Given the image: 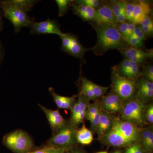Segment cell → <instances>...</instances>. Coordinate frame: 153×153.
Here are the masks:
<instances>
[{
	"instance_id": "cell-32",
	"label": "cell",
	"mask_w": 153,
	"mask_h": 153,
	"mask_svg": "<svg viewBox=\"0 0 153 153\" xmlns=\"http://www.w3.org/2000/svg\"><path fill=\"white\" fill-rule=\"evenodd\" d=\"M116 28L127 42L131 37L128 33V22L127 21L121 24H117Z\"/></svg>"
},
{
	"instance_id": "cell-45",
	"label": "cell",
	"mask_w": 153,
	"mask_h": 153,
	"mask_svg": "<svg viewBox=\"0 0 153 153\" xmlns=\"http://www.w3.org/2000/svg\"><path fill=\"white\" fill-rule=\"evenodd\" d=\"M112 153H123V152L120 150H116L114 152Z\"/></svg>"
},
{
	"instance_id": "cell-38",
	"label": "cell",
	"mask_w": 153,
	"mask_h": 153,
	"mask_svg": "<svg viewBox=\"0 0 153 153\" xmlns=\"http://www.w3.org/2000/svg\"><path fill=\"white\" fill-rule=\"evenodd\" d=\"M50 149V147L44 145L40 147L36 148L33 150L27 153H49Z\"/></svg>"
},
{
	"instance_id": "cell-23",
	"label": "cell",
	"mask_w": 153,
	"mask_h": 153,
	"mask_svg": "<svg viewBox=\"0 0 153 153\" xmlns=\"http://www.w3.org/2000/svg\"><path fill=\"white\" fill-rule=\"evenodd\" d=\"M145 152H152L153 151V131L152 126L143 128L139 141Z\"/></svg>"
},
{
	"instance_id": "cell-19",
	"label": "cell",
	"mask_w": 153,
	"mask_h": 153,
	"mask_svg": "<svg viewBox=\"0 0 153 153\" xmlns=\"http://www.w3.org/2000/svg\"><path fill=\"white\" fill-rule=\"evenodd\" d=\"M135 98L146 103L152 100L153 82H150L140 77L137 80V91Z\"/></svg>"
},
{
	"instance_id": "cell-42",
	"label": "cell",
	"mask_w": 153,
	"mask_h": 153,
	"mask_svg": "<svg viewBox=\"0 0 153 153\" xmlns=\"http://www.w3.org/2000/svg\"><path fill=\"white\" fill-rule=\"evenodd\" d=\"M65 153H85L82 150L76 148V146L66 151Z\"/></svg>"
},
{
	"instance_id": "cell-8",
	"label": "cell",
	"mask_w": 153,
	"mask_h": 153,
	"mask_svg": "<svg viewBox=\"0 0 153 153\" xmlns=\"http://www.w3.org/2000/svg\"><path fill=\"white\" fill-rule=\"evenodd\" d=\"M126 139L134 143L139 142L143 128L120 119V118L112 117V127Z\"/></svg>"
},
{
	"instance_id": "cell-36",
	"label": "cell",
	"mask_w": 153,
	"mask_h": 153,
	"mask_svg": "<svg viewBox=\"0 0 153 153\" xmlns=\"http://www.w3.org/2000/svg\"><path fill=\"white\" fill-rule=\"evenodd\" d=\"M131 36L136 37L144 42L147 38L140 25H137L134 30L133 34Z\"/></svg>"
},
{
	"instance_id": "cell-20",
	"label": "cell",
	"mask_w": 153,
	"mask_h": 153,
	"mask_svg": "<svg viewBox=\"0 0 153 153\" xmlns=\"http://www.w3.org/2000/svg\"><path fill=\"white\" fill-rule=\"evenodd\" d=\"M49 93L52 96L53 100L58 108L71 110L76 101L77 95L71 97L63 96L55 92L52 87L49 88Z\"/></svg>"
},
{
	"instance_id": "cell-34",
	"label": "cell",
	"mask_w": 153,
	"mask_h": 153,
	"mask_svg": "<svg viewBox=\"0 0 153 153\" xmlns=\"http://www.w3.org/2000/svg\"><path fill=\"white\" fill-rule=\"evenodd\" d=\"M125 149L124 153H144L145 152L139 142L134 143Z\"/></svg>"
},
{
	"instance_id": "cell-1",
	"label": "cell",
	"mask_w": 153,
	"mask_h": 153,
	"mask_svg": "<svg viewBox=\"0 0 153 153\" xmlns=\"http://www.w3.org/2000/svg\"><path fill=\"white\" fill-rule=\"evenodd\" d=\"M38 1L4 0L0 2L2 16L12 23L14 31L19 33L24 27H29L34 21L28 15Z\"/></svg>"
},
{
	"instance_id": "cell-26",
	"label": "cell",
	"mask_w": 153,
	"mask_h": 153,
	"mask_svg": "<svg viewBox=\"0 0 153 153\" xmlns=\"http://www.w3.org/2000/svg\"><path fill=\"white\" fill-rule=\"evenodd\" d=\"M145 33L147 38L152 37L153 35V20L152 14L145 19L140 25Z\"/></svg>"
},
{
	"instance_id": "cell-2",
	"label": "cell",
	"mask_w": 153,
	"mask_h": 153,
	"mask_svg": "<svg viewBox=\"0 0 153 153\" xmlns=\"http://www.w3.org/2000/svg\"><path fill=\"white\" fill-rule=\"evenodd\" d=\"M89 24L93 27L97 35L96 44L91 49L96 56H101L113 49L120 51L128 46L117 28L113 26L93 22Z\"/></svg>"
},
{
	"instance_id": "cell-15",
	"label": "cell",
	"mask_w": 153,
	"mask_h": 153,
	"mask_svg": "<svg viewBox=\"0 0 153 153\" xmlns=\"http://www.w3.org/2000/svg\"><path fill=\"white\" fill-rule=\"evenodd\" d=\"M93 23L107 24L116 27L117 24L115 22L114 16L108 1H103L101 6L96 10L95 18Z\"/></svg>"
},
{
	"instance_id": "cell-7",
	"label": "cell",
	"mask_w": 153,
	"mask_h": 153,
	"mask_svg": "<svg viewBox=\"0 0 153 153\" xmlns=\"http://www.w3.org/2000/svg\"><path fill=\"white\" fill-rule=\"evenodd\" d=\"M59 37L62 41V51L85 62L84 55L90 49L83 47L77 36L72 33H62Z\"/></svg>"
},
{
	"instance_id": "cell-30",
	"label": "cell",
	"mask_w": 153,
	"mask_h": 153,
	"mask_svg": "<svg viewBox=\"0 0 153 153\" xmlns=\"http://www.w3.org/2000/svg\"><path fill=\"white\" fill-rule=\"evenodd\" d=\"M103 1L100 0H76L73 1V3L76 4L91 7L97 10L101 6Z\"/></svg>"
},
{
	"instance_id": "cell-3",
	"label": "cell",
	"mask_w": 153,
	"mask_h": 153,
	"mask_svg": "<svg viewBox=\"0 0 153 153\" xmlns=\"http://www.w3.org/2000/svg\"><path fill=\"white\" fill-rule=\"evenodd\" d=\"M4 145L15 153H27L36 148L33 139L25 131L17 129L4 136Z\"/></svg>"
},
{
	"instance_id": "cell-17",
	"label": "cell",
	"mask_w": 153,
	"mask_h": 153,
	"mask_svg": "<svg viewBox=\"0 0 153 153\" xmlns=\"http://www.w3.org/2000/svg\"><path fill=\"white\" fill-rule=\"evenodd\" d=\"M152 14L151 2L148 1H136L134 10L132 23L140 25L145 19Z\"/></svg>"
},
{
	"instance_id": "cell-10",
	"label": "cell",
	"mask_w": 153,
	"mask_h": 153,
	"mask_svg": "<svg viewBox=\"0 0 153 153\" xmlns=\"http://www.w3.org/2000/svg\"><path fill=\"white\" fill-rule=\"evenodd\" d=\"M124 59L131 60L143 67L147 63L148 60L153 57V49H138L128 45L125 49L120 50Z\"/></svg>"
},
{
	"instance_id": "cell-9",
	"label": "cell",
	"mask_w": 153,
	"mask_h": 153,
	"mask_svg": "<svg viewBox=\"0 0 153 153\" xmlns=\"http://www.w3.org/2000/svg\"><path fill=\"white\" fill-rule=\"evenodd\" d=\"M80 81L81 87L79 93L85 95L90 101L99 100L106 94L109 88L96 84L84 76L80 77Z\"/></svg>"
},
{
	"instance_id": "cell-21",
	"label": "cell",
	"mask_w": 153,
	"mask_h": 153,
	"mask_svg": "<svg viewBox=\"0 0 153 153\" xmlns=\"http://www.w3.org/2000/svg\"><path fill=\"white\" fill-rule=\"evenodd\" d=\"M112 127V117L102 109L101 115L96 132L98 135L99 139L100 140L103 137L111 131Z\"/></svg>"
},
{
	"instance_id": "cell-31",
	"label": "cell",
	"mask_w": 153,
	"mask_h": 153,
	"mask_svg": "<svg viewBox=\"0 0 153 153\" xmlns=\"http://www.w3.org/2000/svg\"><path fill=\"white\" fill-rule=\"evenodd\" d=\"M136 1H128L125 8V14L127 21L129 22H133V14Z\"/></svg>"
},
{
	"instance_id": "cell-33",
	"label": "cell",
	"mask_w": 153,
	"mask_h": 153,
	"mask_svg": "<svg viewBox=\"0 0 153 153\" xmlns=\"http://www.w3.org/2000/svg\"><path fill=\"white\" fill-rule=\"evenodd\" d=\"M127 42L129 46L134 48L143 49L145 47L144 42L133 36H131Z\"/></svg>"
},
{
	"instance_id": "cell-5",
	"label": "cell",
	"mask_w": 153,
	"mask_h": 153,
	"mask_svg": "<svg viewBox=\"0 0 153 153\" xmlns=\"http://www.w3.org/2000/svg\"><path fill=\"white\" fill-rule=\"evenodd\" d=\"M111 90L124 102L135 98L137 79H130L121 76L115 66L111 68Z\"/></svg>"
},
{
	"instance_id": "cell-11",
	"label": "cell",
	"mask_w": 153,
	"mask_h": 153,
	"mask_svg": "<svg viewBox=\"0 0 153 153\" xmlns=\"http://www.w3.org/2000/svg\"><path fill=\"white\" fill-rule=\"evenodd\" d=\"M77 97L78 99L70 110L71 117L68 120L76 128L79 125L83 123L88 107L90 103V100L82 94L79 93Z\"/></svg>"
},
{
	"instance_id": "cell-47",
	"label": "cell",
	"mask_w": 153,
	"mask_h": 153,
	"mask_svg": "<svg viewBox=\"0 0 153 153\" xmlns=\"http://www.w3.org/2000/svg\"><path fill=\"white\" fill-rule=\"evenodd\" d=\"M144 153H152V152H144Z\"/></svg>"
},
{
	"instance_id": "cell-37",
	"label": "cell",
	"mask_w": 153,
	"mask_h": 153,
	"mask_svg": "<svg viewBox=\"0 0 153 153\" xmlns=\"http://www.w3.org/2000/svg\"><path fill=\"white\" fill-rule=\"evenodd\" d=\"M101 112L102 109L89 121L91 124V131H92V133H95L96 132L98 125L99 122L100 118L101 115Z\"/></svg>"
},
{
	"instance_id": "cell-14",
	"label": "cell",
	"mask_w": 153,
	"mask_h": 153,
	"mask_svg": "<svg viewBox=\"0 0 153 153\" xmlns=\"http://www.w3.org/2000/svg\"><path fill=\"white\" fill-rule=\"evenodd\" d=\"M115 67L121 76L132 79H137L141 77L142 67L131 60L124 59Z\"/></svg>"
},
{
	"instance_id": "cell-24",
	"label": "cell",
	"mask_w": 153,
	"mask_h": 153,
	"mask_svg": "<svg viewBox=\"0 0 153 153\" xmlns=\"http://www.w3.org/2000/svg\"><path fill=\"white\" fill-rule=\"evenodd\" d=\"M76 138L77 143L90 145L93 140V133L86 127L85 124H83L81 128L76 130Z\"/></svg>"
},
{
	"instance_id": "cell-46",
	"label": "cell",
	"mask_w": 153,
	"mask_h": 153,
	"mask_svg": "<svg viewBox=\"0 0 153 153\" xmlns=\"http://www.w3.org/2000/svg\"><path fill=\"white\" fill-rule=\"evenodd\" d=\"M96 153H108L107 152H105V151H102V152H98Z\"/></svg>"
},
{
	"instance_id": "cell-13",
	"label": "cell",
	"mask_w": 153,
	"mask_h": 153,
	"mask_svg": "<svg viewBox=\"0 0 153 153\" xmlns=\"http://www.w3.org/2000/svg\"><path fill=\"white\" fill-rule=\"evenodd\" d=\"M102 109L110 114H120L124 102L119 97L111 90L100 100Z\"/></svg>"
},
{
	"instance_id": "cell-40",
	"label": "cell",
	"mask_w": 153,
	"mask_h": 153,
	"mask_svg": "<svg viewBox=\"0 0 153 153\" xmlns=\"http://www.w3.org/2000/svg\"><path fill=\"white\" fill-rule=\"evenodd\" d=\"M66 150L61 148L51 147L49 153H65Z\"/></svg>"
},
{
	"instance_id": "cell-35",
	"label": "cell",
	"mask_w": 153,
	"mask_h": 153,
	"mask_svg": "<svg viewBox=\"0 0 153 153\" xmlns=\"http://www.w3.org/2000/svg\"><path fill=\"white\" fill-rule=\"evenodd\" d=\"M145 118L147 124L152 125L153 123V104L151 103L146 107L145 111Z\"/></svg>"
},
{
	"instance_id": "cell-25",
	"label": "cell",
	"mask_w": 153,
	"mask_h": 153,
	"mask_svg": "<svg viewBox=\"0 0 153 153\" xmlns=\"http://www.w3.org/2000/svg\"><path fill=\"white\" fill-rule=\"evenodd\" d=\"M108 1L114 18L115 17L120 15L121 13L125 11L126 5L128 1L121 0V1Z\"/></svg>"
},
{
	"instance_id": "cell-41",
	"label": "cell",
	"mask_w": 153,
	"mask_h": 153,
	"mask_svg": "<svg viewBox=\"0 0 153 153\" xmlns=\"http://www.w3.org/2000/svg\"><path fill=\"white\" fill-rule=\"evenodd\" d=\"M128 22V30L130 36H131L133 34L134 30L137 25L131 22Z\"/></svg>"
},
{
	"instance_id": "cell-44",
	"label": "cell",
	"mask_w": 153,
	"mask_h": 153,
	"mask_svg": "<svg viewBox=\"0 0 153 153\" xmlns=\"http://www.w3.org/2000/svg\"><path fill=\"white\" fill-rule=\"evenodd\" d=\"M1 2V1H0ZM3 26H4V23L2 19V14L1 13V9H0V32L3 30Z\"/></svg>"
},
{
	"instance_id": "cell-43",
	"label": "cell",
	"mask_w": 153,
	"mask_h": 153,
	"mask_svg": "<svg viewBox=\"0 0 153 153\" xmlns=\"http://www.w3.org/2000/svg\"><path fill=\"white\" fill-rule=\"evenodd\" d=\"M4 55V47H3L1 42L0 41V66L2 62Z\"/></svg>"
},
{
	"instance_id": "cell-6",
	"label": "cell",
	"mask_w": 153,
	"mask_h": 153,
	"mask_svg": "<svg viewBox=\"0 0 153 153\" xmlns=\"http://www.w3.org/2000/svg\"><path fill=\"white\" fill-rule=\"evenodd\" d=\"M146 105L144 102L136 98L126 102L120 114V119L143 128L147 125L145 118Z\"/></svg>"
},
{
	"instance_id": "cell-27",
	"label": "cell",
	"mask_w": 153,
	"mask_h": 153,
	"mask_svg": "<svg viewBox=\"0 0 153 153\" xmlns=\"http://www.w3.org/2000/svg\"><path fill=\"white\" fill-rule=\"evenodd\" d=\"M101 109L100 100L94 102V103H90L88 107L87 110L85 113V120L90 121V120L97 113L101 110Z\"/></svg>"
},
{
	"instance_id": "cell-39",
	"label": "cell",
	"mask_w": 153,
	"mask_h": 153,
	"mask_svg": "<svg viewBox=\"0 0 153 153\" xmlns=\"http://www.w3.org/2000/svg\"><path fill=\"white\" fill-rule=\"evenodd\" d=\"M114 21L116 24H120L124 22H127L126 18L125 11L121 13L117 16L115 17Z\"/></svg>"
},
{
	"instance_id": "cell-22",
	"label": "cell",
	"mask_w": 153,
	"mask_h": 153,
	"mask_svg": "<svg viewBox=\"0 0 153 153\" xmlns=\"http://www.w3.org/2000/svg\"><path fill=\"white\" fill-rule=\"evenodd\" d=\"M73 13L85 22L89 23L94 22L96 10L91 7L77 5L72 3L71 7Z\"/></svg>"
},
{
	"instance_id": "cell-16",
	"label": "cell",
	"mask_w": 153,
	"mask_h": 153,
	"mask_svg": "<svg viewBox=\"0 0 153 153\" xmlns=\"http://www.w3.org/2000/svg\"><path fill=\"white\" fill-rule=\"evenodd\" d=\"M38 105L45 114L53 133L57 131L66 123L67 120L64 119L59 110L49 109L40 104Z\"/></svg>"
},
{
	"instance_id": "cell-28",
	"label": "cell",
	"mask_w": 153,
	"mask_h": 153,
	"mask_svg": "<svg viewBox=\"0 0 153 153\" xmlns=\"http://www.w3.org/2000/svg\"><path fill=\"white\" fill-rule=\"evenodd\" d=\"M58 9V16H64L72 6L73 0H56Z\"/></svg>"
},
{
	"instance_id": "cell-12",
	"label": "cell",
	"mask_w": 153,
	"mask_h": 153,
	"mask_svg": "<svg viewBox=\"0 0 153 153\" xmlns=\"http://www.w3.org/2000/svg\"><path fill=\"white\" fill-rule=\"evenodd\" d=\"M33 35L54 34L60 36L62 33L59 23L55 19H48L40 22H33L29 27Z\"/></svg>"
},
{
	"instance_id": "cell-29",
	"label": "cell",
	"mask_w": 153,
	"mask_h": 153,
	"mask_svg": "<svg viewBox=\"0 0 153 153\" xmlns=\"http://www.w3.org/2000/svg\"><path fill=\"white\" fill-rule=\"evenodd\" d=\"M141 77L148 81L153 82V66L151 63H146L143 66Z\"/></svg>"
},
{
	"instance_id": "cell-4",
	"label": "cell",
	"mask_w": 153,
	"mask_h": 153,
	"mask_svg": "<svg viewBox=\"0 0 153 153\" xmlns=\"http://www.w3.org/2000/svg\"><path fill=\"white\" fill-rule=\"evenodd\" d=\"M77 129L69 120L67 121L65 125L52 134L45 145L50 147L61 148L66 151L72 149L77 144L76 138Z\"/></svg>"
},
{
	"instance_id": "cell-18",
	"label": "cell",
	"mask_w": 153,
	"mask_h": 153,
	"mask_svg": "<svg viewBox=\"0 0 153 153\" xmlns=\"http://www.w3.org/2000/svg\"><path fill=\"white\" fill-rule=\"evenodd\" d=\"M100 141L106 146L117 148H126L134 144L113 128Z\"/></svg>"
}]
</instances>
